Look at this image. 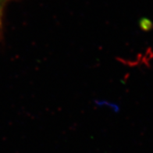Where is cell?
Segmentation results:
<instances>
[{"label": "cell", "instance_id": "1", "mask_svg": "<svg viewBox=\"0 0 153 153\" xmlns=\"http://www.w3.org/2000/svg\"><path fill=\"white\" fill-rule=\"evenodd\" d=\"M11 0H0V40L3 35V16L6 6Z\"/></svg>", "mask_w": 153, "mask_h": 153}]
</instances>
